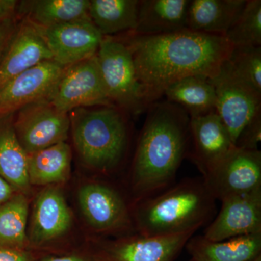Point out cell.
<instances>
[{"label":"cell","mask_w":261,"mask_h":261,"mask_svg":"<svg viewBox=\"0 0 261 261\" xmlns=\"http://www.w3.org/2000/svg\"><path fill=\"white\" fill-rule=\"evenodd\" d=\"M119 39L132 51L149 106L159 100L168 86L185 77L214 78L233 48L224 36L187 29L157 36L125 34Z\"/></svg>","instance_id":"obj_1"},{"label":"cell","mask_w":261,"mask_h":261,"mask_svg":"<svg viewBox=\"0 0 261 261\" xmlns=\"http://www.w3.org/2000/svg\"><path fill=\"white\" fill-rule=\"evenodd\" d=\"M147 111L130 175L136 202L172 186L191 147L190 117L185 110L167 100L152 103Z\"/></svg>","instance_id":"obj_2"},{"label":"cell","mask_w":261,"mask_h":261,"mask_svg":"<svg viewBox=\"0 0 261 261\" xmlns=\"http://www.w3.org/2000/svg\"><path fill=\"white\" fill-rule=\"evenodd\" d=\"M216 199L202 178H187L136 202L137 233L157 237L197 231L216 214Z\"/></svg>","instance_id":"obj_3"},{"label":"cell","mask_w":261,"mask_h":261,"mask_svg":"<svg viewBox=\"0 0 261 261\" xmlns=\"http://www.w3.org/2000/svg\"><path fill=\"white\" fill-rule=\"evenodd\" d=\"M126 113L115 106L81 108L68 113L81 159L97 172H112L126 156L129 141Z\"/></svg>","instance_id":"obj_4"},{"label":"cell","mask_w":261,"mask_h":261,"mask_svg":"<svg viewBox=\"0 0 261 261\" xmlns=\"http://www.w3.org/2000/svg\"><path fill=\"white\" fill-rule=\"evenodd\" d=\"M96 57L113 104L135 116L148 109L145 90L128 46L119 38L104 37Z\"/></svg>","instance_id":"obj_5"},{"label":"cell","mask_w":261,"mask_h":261,"mask_svg":"<svg viewBox=\"0 0 261 261\" xmlns=\"http://www.w3.org/2000/svg\"><path fill=\"white\" fill-rule=\"evenodd\" d=\"M47 100L61 112L114 106L108 97L97 57L66 67Z\"/></svg>","instance_id":"obj_6"},{"label":"cell","mask_w":261,"mask_h":261,"mask_svg":"<svg viewBox=\"0 0 261 261\" xmlns=\"http://www.w3.org/2000/svg\"><path fill=\"white\" fill-rule=\"evenodd\" d=\"M17 112L13 128L28 155L65 142L68 138L69 115L57 109L47 99L29 104Z\"/></svg>","instance_id":"obj_7"},{"label":"cell","mask_w":261,"mask_h":261,"mask_svg":"<svg viewBox=\"0 0 261 261\" xmlns=\"http://www.w3.org/2000/svg\"><path fill=\"white\" fill-rule=\"evenodd\" d=\"M216 200L261 190V152L235 147L202 176Z\"/></svg>","instance_id":"obj_8"},{"label":"cell","mask_w":261,"mask_h":261,"mask_svg":"<svg viewBox=\"0 0 261 261\" xmlns=\"http://www.w3.org/2000/svg\"><path fill=\"white\" fill-rule=\"evenodd\" d=\"M210 80L216 90V113L235 145L243 128L260 112L261 94L237 79L225 62Z\"/></svg>","instance_id":"obj_9"},{"label":"cell","mask_w":261,"mask_h":261,"mask_svg":"<svg viewBox=\"0 0 261 261\" xmlns=\"http://www.w3.org/2000/svg\"><path fill=\"white\" fill-rule=\"evenodd\" d=\"M79 202L91 227L101 233L126 231L135 227L133 216L118 190L102 183L87 184L79 192Z\"/></svg>","instance_id":"obj_10"},{"label":"cell","mask_w":261,"mask_h":261,"mask_svg":"<svg viewBox=\"0 0 261 261\" xmlns=\"http://www.w3.org/2000/svg\"><path fill=\"white\" fill-rule=\"evenodd\" d=\"M38 28L53 61L65 68L96 56L104 39L90 19Z\"/></svg>","instance_id":"obj_11"},{"label":"cell","mask_w":261,"mask_h":261,"mask_svg":"<svg viewBox=\"0 0 261 261\" xmlns=\"http://www.w3.org/2000/svg\"><path fill=\"white\" fill-rule=\"evenodd\" d=\"M64 69L51 60L8 81L0 87V116L13 114L29 104L47 99Z\"/></svg>","instance_id":"obj_12"},{"label":"cell","mask_w":261,"mask_h":261,"mask_svg":"<svg viewBox=\"0 0 261 261\" xmlns=\"http://www.w3.org/2000/svg\"><path fill=\"white\" fill-rule=\"evenodd\" d=\"M221 202V211L206 228L204 238L217 242L261 233V190Z\"/></svg>","instance_id":"obj_13"},{"label":"cell","mask_w":261,"mask_h":261,"mask_svg":"<svg viewBox=\"0 0 261 261\" xmlns=\"http://www.w3.org/2000/svg\"><path fill=\"white\" fill-rule=\"evenodd\" d=\"M53 56L37 25L24 20L12 34L0 58V87Z\"/></svg>","instance_id":"obj_14"},{"label":"cell","mask_w":261,"mask_h":261,"mask_svg":"<svg viewBox=\"0 0 261 261\" xmlns=\"http://www.w3.org/2000/svg\"><path fill=\"white\" fill-rule=\"evenodd\" d=\"M197 231L166 236L137 233L110 243L105 248L106 261H173Z\"/></svg>","instance_id":"obj_15"},{"label":"cell","mask_w":261,"mask_h":261,"mask_svg":"<svg viewBox=\"0 0 261 261\" xmlns=\"http://www.w3.org/2000/svg\"><path fill=\"white\" fill-rule=\"evenodd\" d=\"M190 133L191 147L188 157L202 176L236 147L216 112L190 118Z\"/></svg>","instance_id":"obj_16"},{"label":"cell","mask_w":261,"mask_h":261,"mask_svg":"<svg viewBox=\"0 0 261 261\" xmlns=\"http://www.w3.org/2000/svg\"><path fill=\"white\" fill-rule=\"evenodd\" d=\"M71 222V213L61 190L46 187L34 202L29 238L36 245L47 243L66 232Z\"/></svg>","instance_id":"obj_17"},{"label":"cell","mask_w":261,"mask_h":261,"mask_svg":"<svg viewBox=\"0 0 261 261\" xmlns=\"http://www.w3.org/2000/svg\"><path fill=\"white\" fill-rule=\"evenodd\" d=\"M190 0H142L135 36H157L187 29Z\"/></svg>","instance_id":"obj_18"},{"label":"cell","mask_w":261,"mask_h":261,"mask_svg":"<svg viewBox=\"0 0 261 261\" xmlns=\"http://www.w3.org/2000/svg\"><path fill=\"white\" fill-rule=\"evenodd\" d=\"M185 247L193 261H249L261 255V233L217 242L192 236Z\"/></svg>","instance_id":"obj_19"},{"label":"cell","mask_w":261,"mask_h":261,"mask_svg":"<svg viewBox=\"0 0 261 261\" xmlns=\"http://www.w3.org/2000/svg\"><path fill=\"white\" fill-rule=\"evenodd\" d=\"M247 0H192L187 15V29L225 36L243 11Z\"/></svg>","instance_id":"obj_20"},{"label":"cell","mask_w":261,"mask_h":261,"mask_svg":"<svg viewBox=\"0 0 261 261\" xmlns=\"http://www.w3.org/2000/svg\"><path fill=\"white\" fill-rule=\"evenodd\" d=\"M13 114L0 116V177L22 194L29 190L28 154L18 142Z\"/></svg>","instance_id":"obj_21"},{"label":"cell","mask_w":261,"mask_h":261,"mask_svg":"<svg viewBox=\"0 0 261 261\" xmlns=\"http://www.w3.org/2000/svg\"><path fill=\"white\" fill-rule=\"evenodd\" d=\"M163 95L168 102L185 110L190 118L216 112V94L210 79L202 75H191L171 84Z\"/></svg>","instance_id":"obj_22"},{"label":"cell","mask_w":261,"mask_h":261,"mask_svg":"<svg viewBox=\"0 0 261 261\" xmlns=\"http://www.w3.org/2000/svg\"><path fill=\"white\" fill-rule=\"evenodd\" d=\"M138 0H91L90 20L104 37H114L135 30L138 22Z\"/></svg>","instance_id":"obj_23"},{"label":"cell","mask_w":261,"mask_h":261,"mask_svg":"<svg viewBox=\"0 0 261 261\" xmlns=\"http://www.w3.org/2000/svg\"><path fill=\"white\" fill-rule=\"evenodd\" d=\"M88 0H34L22 2L25 19L39 28H47L90 19Z\"/></svg>","instance_id":"obj_24"},{"label":"cell","mask_w":261,"mask_h":261,"mask_svg":"<svg viewBox=\"0 0 261 261\" xmlns=\"http://www.w3.org/2000/svg\"><path fill=\"white\" fill-rule=\"evenodd\" d=\"M71 150L65 142L28 155L30 185L44 186L60 183L69 176Z\"/></svg>","instance_id":"obj_25"},{"label":"cell","mask_w":261,"mask_h":261,"mask_svg":"<svg viewBox=\"0 0 261 261\" xmlns=\"http://www.w3.org/2000/svg\"><path fill=\"white\" fill-rule=\"evenodd\" d=\"M28 215V200L23 194H15L0 206V246H23L27 240Z\"/></svg>","instance_id":"obj_26"},{"label":"cell","mask_w":261,"mask_h":261,"mask_svg":"<svg viewBox=\"0 0 261 261\" xmlns=\"http://www.w3.org/2000/svg\"><path fill=\"white\" fill-rule=\"evenodd\" d=\"M224 37L233 47H261L260 0H247Z\"/></svg>","instance_id":"obj_27"},{"label":"cell","mask_w":261,"mask_h":261,"mask_svg":"<svg viewBox=\"0 0 261 261\" xmlns=\"http://www.w3.org/2000/svg\"><path fill=\"white\" fill-rule=\"evenodd\" d=\"M225 64L237 79L261 94V47H233Z\"/></svg>","instance_id":"obj_28"},{"label":"cell","mask_w":261,"mask_h":261,"mask_svg":"<svg viewBox=\"0 0 261 261\" xmlns=\"http://www.w3.org/2000/svg\"><path fill=\"white\" fill-rule=\"evenodd\" d=\"M261 140V111L254 116L242 130L235 146L248 150H259Z\"/></svg>","instance_id":"obj_29"},{"label":"cell","mask_w":261,"mask_h":261,"mask_svg":"<svg viewBox=\"0 0 261 261\" xmlns=\"http://www.w3.org/2000/svg\"><path fill=\"white\" fill-rule=\"evenodd\" d=\"M0 261H30V257L20 249L0 246Z\"/></svg>","instance_id":"obj_30"},{"label":"cell","mask_w":261,"mask_h":261,"mask_svg":"<svg viewBox=\"0 0 261 261\" xmlns=\"http://www.w3.org/2000/svg\"><path fill=\"white\" fill-rule=\"evenodd\" d=\"M12 34L13 33H11V25L9 19L0 21V58L8 44Z\"/></svg>","instance_id":"obj_31"},{"label":"cell","mask_w":261,"mask_h":261,"mask_svg":"<svg viewBox=\"0 0 261 261\" xmlns=\"http://www.w3.org/2000/svg\"><path fill=\"white\" fill-rule=\"evenodd\" d=\"M15 190L10 184L0 177V206L15 195Z\"/></svg>","instance_id":"obj_32"},{"label":"cell","mask_w":261,"mask_h":261,"mask_svg":"<svg viewBox=\"0 0 261 261\" xmlns=\"http://www.w3.org/2000/svg\"><path fill=\"white\" fill-rule=\"evenodd\" d=\"M17 2L0 0V21L9 19L14 11Z\"/></svg>","instance_id":"obj_33"},{"label":"cell","mask_w":261,"mask_h":261,"mask_svg":"<svg viewBox=\"0 0 261 261\" xmlns=\"http://www.w3.org/2000/svg\"><path fill=\"white\" fill-rule=\"evenodd\" d=\"M43 261H88L82 257L76 256L53 257L45 259Z\"/></svg>","instance_id":"obj_34"},{"label":"cell","mask_w":261,"mask_h":261,"mask_svg":"<svg viewBox=\"0 0 261 261\" xmlns=\"http://www.w3.org/2000/svg\"><path fill=\"white\" fill-rule=\"evenodd\" d=\"M249 261H261V255H258V256H257L256 257H255V258L252 259V260Z\"/></svg>","instance_id":"obj_35"},{"label":"cell","mask_w":261,"mask_h":261,"mask_svg":"<svg viewBox=\"0 0 261 261\" xmlns=\"http://www.w3.org/2000/svg\"><path fill=\"white\" fill-rule=\"evenodd\" d=\"M190 261H193V260H190Z\"/></svg>","instance_id":"obj_36"}]
</instances>
